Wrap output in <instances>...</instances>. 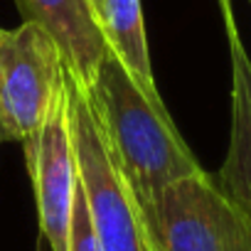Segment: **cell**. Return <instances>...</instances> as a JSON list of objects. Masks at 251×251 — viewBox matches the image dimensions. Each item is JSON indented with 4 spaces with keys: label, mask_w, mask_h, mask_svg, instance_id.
I'll use <instances>...</instances> for the list:
<instances>
[{
    "label": "cell",
    "mask_w": 251,
    "mask_h": 251,
    "mask_svg": "<svg viewBox=\"0 0 251 251\" xmlns=\"http://www.w3.org/2000/svg\"><path fill=\"white\" fill-rule=\"evenodd\" d=\"M84 94L113 163L155 224L160 192L204 168L180 136L165 103L148 99L108 47Z\"/></svg>",
    "instance_id": "1"
},
{
    "label": "cell",
    "mask_w": 251,
    "mask_h": 251,
    "mask_svg": "<svg viewBox=\"0 0 251 251\" xmlns=\"http://www.w3.org/2000/svg\"><path fill=\"white\" fill-rule=\"evenodd\" d=\"M69 76V74H67ZM69 123L76 175L101 251H163L153 219L113 163L86 94L69 76Z\"/></svg>",
    "instance_id": "2"
},
{
    "label": "cell",
    "mask_w": 251,
    "mask_h": 251,
    "mask_svg": "<svg viewBox=\"0 0 251 251\" xmlns=\"http://www.w3.org/2000/svg\"><path fill=\"white\" fill-rule=\"evenodd\" d=\"M67 81L62 52L37 23L0 27V133L23 146L27 170L35 165L40 133Z\"/></svg>",
    "instance_id": "3"
},
{
    "label": "cell",
    "mask_w": 251,
    "mask_h": 251,
    "mask_svg": "<svg viewBox=\"0 0 251 251\" xmlns=\"http://www.w3.org/2000/svg\"><path fill=\"white\" fill-rule=\"evenodd\" d=\"M155 231L163 251H251V217L207 170L180 177L160 192Z\"/></svg>",
    "instance_id": "4"
},
{
    "label": "cell",
    "mask_w": 251,
    "mask_h": 251,
    "mask_svg": "<svg viewBox=\"0 0 251 251\" xmlns=\"http://www.w3.org/2000/svg\"><path fill=\"white\" fill-rule=\"evenodd\" d=\"M30 175L37 200L40 231L52 251H67L74 192L79 180L69 123V76L45 121Z\"/></svg>",
    "instance_id": "5"
},
{
    "label": "cell",
    "mask_w": 251,
    "mask_h": 251,
    "mask_svg": "<svg viewBox=\"0 0 251 251\" xmlns=\"http://www.w3.org/2000/svg\"><path fill=\"white\" fill-rule=\"evenodd\" d=\"M25 23L42 25L57 42L72 81L86 91L106 52L89 0H15Z\"/></svg>",
    "instance_id": "6"
},
{
    "label": "cell",
    "mask_w": 251,
    "mask_h": 251,
    "mask_svg": "<svg viewBox=\"0 0 251 251\" xmlns=\"http://www.w3.org/2000/svg\"><path fill=\"white\" fill-rule=\"evenodd\" d=\"M226 30L231 50V136L226 158L214 175L222 192L251 217V59L231 25L229 8Z\"/></svg>",
    "instance_id": "7"
},
{
    "label": "cell",
    "mask_w": 251,
    "mask_h": 251,
    "mask_svg": "<svg viewBox=\"0 0 251 251\" xmlns=\"http://www.w3.org/2000/svg\"><path fill=\"white\" fill-rule=\"evenodd\" d=\"M94 18L106 47L131 72L141 91L153 101H163L151 69L141 0H101L94 8Z\"/></svg>",
    "instance_id": "8"
},
{
    "label": "cell",
    "mask_w": 251,
    "mask_h": 251,
    "mask_svg": "<svg viewBox=\"0 0 251 251\" xmlns=\"http://www.w3.org/2000/svg\"><path fill=\"white\" fill-rule=\"evenodd\" d=\"M67 251H101L99 241H96V234L91 229L86 197H84V190H81L79 180H76V192H74V209H72V226H69Z\"/></svg>",
    "instance_id": "9"
},
{
    "label": "cell",
    "mask_w": 251,
    "mask_h": 251,
    "mask_svg": "<svg viewBox=\"0 0 251 251\" xmlns=\"http://www.w3.org/2000/svg\"><path fill=\"white\" fill-rule=\"evenodd\" d=\"M99 3H101V0H89V5H91V13H94V8H96ZM94 20H96V18H94Z\"/></svg>",
    "instance_id": "10"
},
{
    "label": "cell",
    "mask_w": 251,
    "mask_h": 251,
    "mask_svg": "<svg viewBox=\"0 0 251 251\" xmlns=\"http://www.w3.org/2000/svg\"><path fill=\"white\" fill-rule=\"evenodd\" d=\"M0 143H3V133H0Z\"/></svg>",
    "instance_id": "11"
},
{
    "label": "cell",
    "mask_w": 251,
    "mask_h": 251,
    "mask_svg": "<svg viewBox=\"0 0 251 251\" xmlns=\"http://www.w3.org/2000/svg\"><path fill=\"white\" fill-rule=\"evenodd\" d=\"M249 3H251V0H249Z\"/></svg>",
    "instance_id": "12"
},
{
    "label": "cell",
    "mask_w": 251,
    "mask_h": 251,
    "mask_svg": "<svg viewBox=\"0 0 251 251\" xmlns=\"http://www.w3.org/2000/svg\"><path fill=\"white\" fill-rule=\"evenodd\" d=\"M37 251H40V249H37Z\"/></svg>",
    "instance_id": "13"
}]
</instances>
